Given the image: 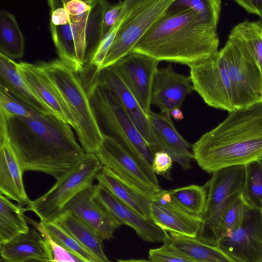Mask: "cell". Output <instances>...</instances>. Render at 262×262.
Instances as JSON below:
<instances>
[{
  "instance_id": "6da1fadb",
  "label": "cell",
  "mask_w": 262,
  "mask_h": 262,
  "mask_svg": "<svg viewBox=\"0 0 262 262\" xmlns=\"http://www.w3.org/2000/svg\"><path fill=\"white\" fill-rule=\"evenodd\" d=\"M72 127L52 113L13 116L0 108V139L10 143L24 172L46 173L57 180L85 154Z\"/></svg>"
},
{
  "instance_id": "7a4b0ae2",
  "label": "cell",
  "mask_w": 262,
  "mask_h": 262,
  "mask_svg": "<svg viewBox=\"0 0 262 262\" xmlns=\"http://www.w3.org/2000/svg\"><path fill=\"white\" fill-rule=\"evenodd\" d=\"M216 31L189 8H170L132 52L144 54L159 61L189 67L209 58L219 51Z\"/></svg>"
},
{
  "instance_id": "3957f363",
  "label": "cell",
  "mask_w": 262,
  "mask_h": 262,
  "mask_svg": "<svg viewBox=\"0 0 262 262\" xmlns=\"http://www.w3.org/2000/svg\"><path fill=\"white\" fill-rule=\"evenodd\" d=\"M192 151L208 173L262 160V101L229 113L192 145Z\"/></svg>"
},
{
  "instance_id": "277c9868",
  "label": "cell",
  "mask_w": 262,
  "mask_h": 262,
  "mask_svg": "<svg viewBox=\"0 0 262 262\" xmlns=\"http://www.w3.org/2000/svg\"><path fill=\"white\" fill-rule=\"evenodd\" d=\"M98 123L135 159L148 177L159 184L152 169L154 152L119 103L110 89L94 71L84 86Z\"/></svg>"
},
{
  "instance_id": "5b68a950",
  "label": "cell",
  "mask_w": 262,
  "mask_h": 262,
  "mask_svg": "<svg viewBox=\"0 0 262 262\" xmlns=\"http://www.w3.org/2000/svg\"><path fill=\"white\" fill-rule=\"evenodd\" d=\"M36 64L67 108L73 122V128L84 151L96 154L103 134L78 73L59 59Z\"/></svg>"
},
{
  "instance_id": "8992f818",
  "label": "cell",
  "mask_w": 262,
  "mask_h": 262,
  "mask_svg": "<svg viewBox=\"0 0 262 262\" xmlns=\"http://www.w3.org/2000/svg\"><path fill=\"white\" fill-rule=\"evenodd\" d=\"M103 165L95 154L84 156L59 179L45 194L31 201L27 211L42 222H54L67 204L81 191L93 187Z\"/></svg>"
},
{
  "instance_id": "52a82bcc",
  "label": "cell",
  "mask_w": 262,
  "mask_h": 262,
  "mask_svg": "<svg viewBox=\"0 0 262 262\" xmlns=\"http://www.w3.org/2000/svg\"><path fill=\"white\" fill-rule=\"evenodd\" d=\"M174 1L127 0L125 16L99 71L113 66L130 53L153 24L170 9Z\"/></svg>"
},
{
  "instance_id": "ba28073f",
  "label": "cell",
  "mask_w": 262,
  "mask_h": 262,
  "mask_svg": "<svg viewBox=\"0 0 262 262\" xmlns=\"http://www.w3.org/2000/svg\"><path fill=\"white\" fill-rule=\"evenodd\" d=\"M245 166H234L212 173L206 184L207 196L206 207L196 238L207 244L217 246L218 227L221 213L229 200L243 191Z\"/></svg>"
},
{
  "instance_id": "9c48e42d",
  "label": "cell",
  "mask_w": 262,
  "mask_h": 262,
  "mask_svg": "<svg viewBox=\"0 0 262 262\" xmlns=\"http://www.w3.org/2000/svg\"><path fill=\"white\" fill-rule=\"evenodd\" d=\"M189 68L194 91L206 104L229 113L235 110L227 63L222 49Z\"/></svg>"
},
{
  "instance_id": "30bf717a",
  "label": "cell",
  "mask_w": 262,
  "mask_h": 262,
  "mask_svg": "<svg viewBox=\"0 0 262 262\" xmlns=\"http://www.w3.org/2000/svg\"><path fill=\"white\" fill-rule=\"evenodd\" d=\"M221 49L227 63L235 110L262 101V73L251 56L229 39Z\"/></svg>"
},
{
  "instance_id": "8fae6325",
  "label": "cell",
  "mask_w": 262,
  "mask_h": 262,
  "mask_svg": "<svg viewBox=\"0 0 262 262\" xmlns=\"http://www.w3.org/2000/svg\"><path fill=\"white\" fill-rule=\"evenodd\" d=\"M217 246L236 262H262V210L249 208L242 224Z\"/></svg>"
},
{
  "instance_id": "7c38bea8",
  "label": "cell",
  "mask_w": 262,
  "mask_h": 262,
  "mask_svg": "<svg viewBox=\"0 0 262 262\" xmlns=\"http://www.w3.org/2000/svg\"><path fill=\"white\" fill-rule=\"evenodd\" d=\"M103 166L113 170L121 178L137 188L151 200L161 190L135 159L113 137L103 134V139L95 154Z\"/></svg>"
},
{
  "instance_id": "4fadbf2b",
  "label": "cell",
  "mask_w": 262,
  "mask_h": 262,
  "mask_svg": "<svg viewBox=\"0 0 262 262\" xmlns=\"http://www.w3.org/2000/svg\"><path fill=\"white\" fill-rule=\"evenodd\" d=\"M160 61L142 53L131 52L113 65L148 116L154 78Z\"/></svg>"
},
{
  "instance_id": "5bb4252c",
  "label": "cell",
  "mask_w": 262,
  "mask_h": 262,
  "mask_svg": "<svg viewBox=\"0 0 262 262\" xmlns=\"http://www.w3.org/2000/svg\"><path fill=\"white\" fill-rule=\"evenodd\" d=\"M90 11L79 16H70V22L67 25H50L59 59L77 73L83 71L85 62L86 26Z\"/></svg>"
},
{
  "instance_id": "9a60e30c",
  "label": "cell",
  "mask_w": 262,
  "mask_h": 262,
  "mask_svg": "<svg viewBox=\"0 0 262 262\" xmlns=\"http://www.w3.org/2000/svg\"><path fill=\"white\" fill-rule=\"evenodd\" d=\"M150 217L169 233L196 237L202 220L182 209L172 199L169 190L162 189L151 199Z\"/></svg>"
},
{
  "instance_id": "2e32d148",
  "label": "cell",
  "mask_w": 262,
  "mask_h": 262,
  "mask_svg": "<svg viewBox=\"0 0 262 262\" xmlns=\"http://www.w3.org/2000/svg\"><path fill=\"white\" fill-rule=\"evenodd\" d=\"M92 192L94 199L121 225H127L133 228L145 241L163 243L167 232L156 225L151 219L139 215L99 183L93 186Z\"/></svg>"
},
{
  "instance_id": "e0dca14e",
  "label": "cell",
  "mask_w": 262,
  "mask_h": 262,
  "mask_svg": "<svg viewBox=\"0 0 262 262\" xmlns=\"http://www.w3.org/2000/svg\"><path fill=\"white\" fill-rule=\"evenodd\" d=\"M194 91L189 76L178 73L171 64L158 68L152 82L151 103L157 106L161 114H169L180 108L185 97Z\"/></svg>"
},
{
  "instance_id": "ac0fdd59",
  "label": "cell",
  "mask_w": 262,
  "mask_h": 262,
  "mask_svg": "<svg viewBox=\"0 0 262 262\" xmlns=\"http://www.w3.org/2000/svg\"><path fill=\"white\" fill-rule=\"evenodd\" d=\"M97 73L99 78L110 89L140 134L151 147L154 154L158 151V142L148 116L127 88L114 67H108Z\"/></svg>"
},
{
  "instance_id": "d6986e66",
  "label": "cell",
  "mask_w": 262,
  "mask_h": 262,
  "mask_svg": "<svg viewBox=\"0 0 262 262\" xmlns=\"http://www.w3.org/2000/svg\"><path fill=\"white\" fill-rule=\"evenodd\" d=\"M69 211L89 227L103 239H108L121 225L92 195V187L72 199L61 213Z\"/></svg>"
},
{
  "instance_id": "ffe728a7",
  "label": "cell",
  "mask_w": 262,
  "mask_h": 262,
  "mask_svg": "<svg viewBox=\"0 0 262 262\" xmlns=\"http://www.w3.org/2000/svg\"><path fill=\"white\" fill-rule=\"evenodd\" d=\"M148 119L158 142V151L166 152L184 170L189 169L193 159L192 145L178 132L170 115L151 111Z\"/></svg>"
},
{
  "instance_id": "44dd1931",
  "label": "cell",
  "mask_w": 262,
  "mask_h": 262,
  "mask_svg": "<svg viewBox=\"0 0 262 262\" xmlns=\"http://www.w3.org/2000/svg\"><path fill=\"white\" fill-rule=\"evenodd\" d=\"M24 172L8 140L0 139V193L16 201L26 210L31 201L26 192L23 180Z\"/></svg>"
},
{
  "instance_id": "7402d4cb",
  "label": "cell",
  "mask_w": 262,
  "mask_h": 262,
  "mask_svg": "<svg viewBox=\"0 0 262 262\" xmlns=\"http://www.w3.org/2000/svg\"><path fill=\"white\" fill-rule=\"evenodd\" d=\"M17 70L32 92L57 117L73 128V122L65 104L36 64L17 62Z\"/></svg>"
},
{
  "instance_id": "603a6c76",
  "label": "cell",
  "mask_w": 262,
  "mask_h": 262,
  "mask_svg": "<svg viewBox=\"0 0 262 262\" xmlns=\"http://www.w3.org/2000/svg\"><path fill=\"white\" fill-rule=\"evenodd\" d=\"M98 183L141 216L150 217L151 199L123 180L113 170L103 166L96 177Z\"/></svg>"
},
{
  "instance_id": "cb8c5ba5",
  "label": "cell",
  "mask_w": 262,
  "mask_h": 262,
  "mask_svg": "<svg viewBox=\"0 0 262 262\" xmlns=\"http://www.w3.org/2000/svg\"><path fill=\"white\" fill-rule=\"evenodd\" d=\"M0 87L32 109L53 114L26 84L17 70V62L1 53Z\"/></svg>"
},
{
  "instance_id": "d4e9b609",
  "label": "cell",
  "mask_w": 262,
  "mask_h": 262,
  "mask_svg": "<svg viewBox=\"0 0 262 262\" xmlns=\"http://www.w3.org/2000/svg\"><path fill=\"white\" fill-rule=\"evenodd\" d=\"M0 250L4 262H25L45 257L47 253L44 238L35 227L0 245Z\"/></svg>"
},
{
  "instance_id": "484cf974",
  "label": "cell",
  "mask_w": 262,
  "mask_h": 262,
  "mask_svg": "<svg viewBox=\"0 0 262 262\" xmlns=\"http://www.w3.org/2000/svg\"><path fill=\"white\" fill-rule=\"evenodd\" d=\"M163 243L196 262H236L217 246L196 237L168 233Z\"/></svg>"
},
{
  "instance_id": "4316f807",
  "label": "cell",
  "mask_w": 262,
  "mask_h": 262,
  "mask_svg": "<svg viewBox=\"0 0 262 262\" xmlns=\"http://www.w3.org/2000/svg\"><path fill=\"white\" fill-rule=\"evenodd\" d=\"M54 222L61 226L99 262H111L103 251V239L90 227L71 212L61 213Z\"/></svg>"
},
{
  "instance_id": "83f0119b",
  "label": "cell",
  "mask_w": 262,
  "mask_h": 262,
  "mask_svg": "<svg viewBox=\"0 0 262 262\" xmlns=\"http://www.w3.org/2000/svg\"><path fill=\"white\" fill-rule=\"evenodd\" d=\"M25 212V208L0 194V245L29 231Z\"/></svg>"
},
{
  "instance_id": "f1b7e54d",
  "label": "cell",
  "mask_w": 262,
  "mask_h": 262,
  "mask_svg": "<svg viewBox=\"0 0 262 262\" xmlns=\"http://www.w3.org/2000/svg\"><path fill=\"white\" fill-rule=\"evenodd\" d=\"M25 41L14 15L9 11H0V53L12 59L21 58Z\"/></svg>"
},
{
  "instance_id": "f546056e",
  "label": "cell",
  "mask_w": 262,
  "mask_h": 262,
  "mask_svg": "<svg viewBox=\"0 0 262 262\" xmlns=\"http://www.w3.org/2000/svg\"><path fill=\"white\" fill-rule=\"evenodd\" d=\"M228 39L241 46L251 56L262 73V26L247 20L235 25Z\"/></svg>"
},
{
  "instance_id": "4dcf8cb0",
  "label": "cell",
  "mask_w": 262,
  "mask_h": 262,
  "mask_svg": "<svg viewBox=\"0 0 262 262\" xmlns=\"http://www.w3.org/2000/svg\"><path fill=\"white\" fill-rule=\"evenodd\" d=\"M169 191L172 199L179 206L187 212L201 219L206 204V184L203 186L190 185Z\"/></svg>"
},
{
  "instance_id": "1f68e13d",
  "label": "cell",
  "mask_w": 262,
  "mask_h": 262,
  "mask_svg": "<svg viewBox=\"0 0 262 262\" xmlns=\"http://www.w3.org/2000/svg\"><path fill=\"white\" fill-rule=\"evenodd\" d=\"M110 4L105 0H92L86 26L85 62L90 61L102 39L104 15Z\"/></svg>"
},
{
  "instance_id": "d6a6232c",
  "label": "cell",
  "mask_w": 262,
  "mask_h": 262,
  "mask_svg": "<svg viewBox=\"0 0 262 262\" xmlns=\"http://www.w3.org/2000/svg\"><path fill=\"white\" fill-rule=\"evenodd\" d=\"M243 195L250 208L262 210V160L245 165Z\"/></svg>"
},
{
  "instance_id": "836d02e7",
  "label": "cell",
  "mask_w": 262,
  "mask_h": 262,
  "mask_svg": "<svg viewBox=\"0 0 262 262\" xmlns=\"http://www.w3.org/2000/svg\"><path fill=\"white\" fill-rule=\"evenodd\" d=\"M249 208L244 200L242 192L231 198L220 218L218 227L219 239L242 224Z\"/></svg>"
},
{
  "instance_id": "e575fe53",
  "label": "cell",
  "mask_w": 262,
  "mask_h": 262,
  "mask_svg": "<svg viewBox=\"0 0 262 262\" xmlns=\"http://www.w3.org/2000/svg\"><path fill=\"white\" fill-rule=\"evenodd\" d=\"M38 223L53 241L66 250L88 262H99L93 254L57 223L40 221Z\"/></svg>"
},
{
  "instance_id": "d590c367",
  "label": "cell",
  "mask_w": 262,
  "mask_h": 262,
  "mask_svg": "<svg viewBox=\"0 0 262 262\" xmlns=\"http://www.w3.org/2000/svg\"><path fill=\"white\" fill-rule=\"evenodd\" d=\"M191 9L210 26L217 29L222 9L220 0H174L170 8Z\"/></svg>"
},
{
  "instance_id": "8d00e7d4",
  "label": "cell",
  "mask_w": 262,
  "mask_h": 262,
  "mask_svg": "<svg viewBox=\"0 0 262 262\" xmlns=\"http://www.w3.org/2000/svg\"><path fill=\"white\" fill-rule=\"evenodd\" d=\"M29 222L33 224L43 236L47 253L45 257L32 258L25 262H88L80 256L66 250L53 241L42 228L38 222L31 219Z\"/></svg>"
},
{
  "instance_id": "74e56055",
  "label": "cell",
  "mask_w": 262,
  "mask_h": 262,
  "mask_svg": "<svg viewBox=\"0 0 262 262\" xmlns=\"http://www.w3.org/2000/svg\"><path fill=\"white\" fill-rule=\"evenodd\" d=\"M0 108L8 115L20 117H32L36 112L14 97L1 87H0Z\"/></svg>"
},
{
  "instance_id": "f35d334b",
  "label": "cell",
  "mask_w": 262,
  "mask_h": 262,
  "mask_svg": "<svg viewBox=\"0 0 262 262\" xmlns=\"http://www.w3.org/2000/svg\"><path fill=\"white\" fill-rule=\"evenodd\" d=\"M148 258L152 262H196L164 243L161 247L150 249Z\"/></svg>"
},
{
  "instance_id": "ab89813d",
  "label": "cell",
  "mask_w": 262,
  "mask_h": 262,
  "mask_svg": "<svg viewBox=\"0 0 262 262\" xmlns=\"http://www.w3.org/2000/svg\"><path fill=\"white\" fill-rule=\"evenodd\" d=\"M173 160L170 156L163 150L155 152L152 163V169L156 174L161 175L171 180L170 170Z\"/></svg>"
},
{
  "instance_id": "60d3db41",
  "label": "cell",
  "mask_w": 262,
  "mask_h": 262,
  "mask_svg": "<svg viewBox=\"0 0 262 262\" xmlns=\"http://www.w3.org/2000/svg\"><path fill=\"white\" fill-rule=\"evenodd\" d=\"M48 3L51 10V24L60 26L67 25L70 22V15L63 7L61 1L50 0Z\"/></svg>"
},
{
  "instance_id": "b9f144b4",
  "label": "cell",
  "mask_w": 262,
  "mask_h": 262,
  "mask_svg": "<svg viewBox=\"0 0 262 262\" xmlns=\"http://www.w3.org/2000/svg\"><path fill=\"white\" fill-rule=\"evenodd\" d=\"M123 5L124 1H120L114 5H111V4L108 5L105 12L103 18V36L117 21L122 11Z\"/></svg>"
},
{
  "instance_id": "7bdbcfd3",
  "label": "cell",
  "mask_w": 262,
  "mask_h": 262,
  "mask_svg": "<svg viewBox=\"0 0 262 262\" xmlns=\"http://www.w3.org/2000/svg\"><path fill=\"white\" fill-rule=\"evenodd\" d=\"M63 7L67 10L70 16H76L82 15L92 8V0H62Z\"/></svg>"
},
{
  "instance_id": "ee69618b",
  "label": "cell",
  "mask_w": 262,
  "mask_h": 262,
  "mask_svg": "<svg viewBox=\"0 0 262 262\" xmlns=\"http://www.w3.org/2000/svg\"><path fill=\"white\" fill-rule=\"evenodd\" d=\"M234 2L249 13L262 15V0H235Z\"/></svg>"
},
{
  "instance_id": "f6af8a7d",
  "label": "cell",
  "mask_w": 262,
  "mask_h": 262,
  "mask_svg": "<svg viewBox=\"0 0 262 262\" xmlns=\"http://www.w3.org/2000/svg\"><path fill=\"white\" fill-rule=\"evenodd\" d=\"M170 116L177 121L184 119V115L180 108H175L170 113Z\"/></svg>"
},
{
  "instance_id": "bcb514c9",
  "label": "cell",
  "mask_w": 262,
  "mask_h": 262,
  "mask_svg": "<svg viewBox=\"0 0 262 262\" xmlns=\"http://www.w3.org/2000/svg\"><path fill=\"white\" fill-rule=\"evenodd\" d=\"M116 262H152L150 260L145 259H129V260H118Z\"/></svg>"
},
{
  "instance_id": "7dc6e473",
  "label": "cell",
  "mask_w": 262,
  "mask_h": 262,
  "mask_svg": "<svg viewBox=\"0 0 262 262\" xmlns=\"http://www.w3.org/2000/svg\"><path fill=\"white\" fill-rule=\"evenodd\" d=\"M257 21L259 25H260L262 26V15L259 17V20Z\"/></svg>"
},
{
  "instance_id": "c3c4849f",
  "label": "cell",
  "mask_w": 262,
  "mask_h": 262,
  "mask_svg": "<svg viewBox=\"0 0 262 262\" xmlns=\"http://www.w3.org/2000/svg\"><path fill=\"white\" fill-rule=\"evenodd\" d=\"M0 262H4V261H3V260L1 259V260H0Z\"/></svg>"
}]
</instances>
